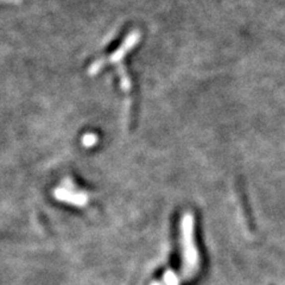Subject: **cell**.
I'll return each mask as SVG.
<instances>
[{
    "instance_id": "obj_1",
    "label": "cell",
    "mask_w": 285,
    "mask_h": 285,
    "mask_svg": "<svg viewBox=\"0 0 285 285\" xmlns=\"http://www.w3.org/2000/svg\"><path fill=\"white\" fill-rule=\"evenodd\" d=\"M182 241H183V272L184 277L190 278L199 269V253L194 241V217L186 214L182 222Z\"/></svg>"
},
{
    "instance_id": "obj_2",
    "label": "cell",
    "mask_w": 285,
    "mask_h": 285,
    "mask_svg": "<svg viewBox=\"0 0 285 285\" xmlns=\"http://www.w3.org/2000/svg\"><path fill=\"white\" fill-rule=\"evenodd\" d=\"M139 38H141V32L132 31L129 36H127L125 42H124V43L120 45L119 49L115 51L114 54H112V55L110 56V59L108 60L101 59V60H98V61H95L94 63H92V66H90L89 69H88V74L92 75L93 76V75L98 74V72L101 71V69L104 68V67L107 65V63H119V62H121V61L124 60V57H125L126 54L129 53V51L131 50L132 48L138 43Z\"/></svg>"
},
{
    "instance_id": "obj_3",
    "label": "cell",
    "mask_w": 285,
    "mask_h": 285,
    "mask_svg": "<svg viewBox=\"0 0 285 285\" xmlns=\"http://www.w3.org/2000/svg\"><path fill=\"white\" fill-rule=\"evenodd\" d=\"M118 71H119V75H120L121 88H123L124 92H130V90H131L132 83H131V80H130L129 75L126 74L125 68H124L123 65L119 66V68H118Z\"/></svg>"
},
{
    "instance_id": "obj_4",
    "label": "cell",
    "mask_w": 285,
    "mask_h": 285,
    "mask_svg": "<svg viewBox=\"0 0 285 285\" xmlns=\"http://www.w3.org/2000/svg\"><path fill=\"white\" fill-rule=\"evenodd\" d=\"M98 142V137L93 133H88V135H84L82 138V145L86 147H92L96 144Z\"/></svg>"
}]
</instances>
